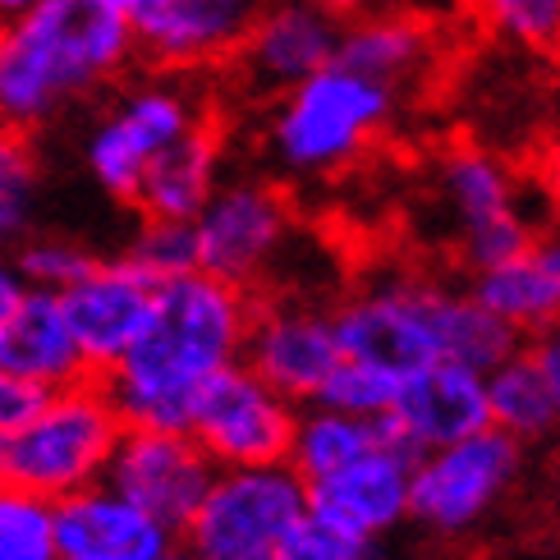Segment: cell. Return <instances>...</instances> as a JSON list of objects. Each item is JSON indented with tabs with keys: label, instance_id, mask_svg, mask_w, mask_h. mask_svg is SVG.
<instances>
[{
	"label": "cell",
	"instance_id": "obj_32",
	"mask_svg": "<svg viewBox=\"0 0 560 560\" xmlns=\"http://www.w3.org/2000/svg\"><path fill=\"white\" fill-rule=\"evenodd\" d=\"M271 560H390L386 538H354L317 515H303L285 538H280Z\"/></svg>",
	"mask_w": 560,
	"mask_h": 560
},
{
	"label": "cell",
	"instance_id": "obj_40",
	"mask_svg": "<svg viewBox=\"0 0 560 560\" xmlns=\"http://www.w3.org/2000/svg\"><path fill=\"white\" fill-rule=\"evenodd\" d=\"M28 5H33V0H0V23H10L14 14H23Z\"/></svg>",
	"mask_w": 560,
	"mask_h": 560
},
{
	"label": "cell",
	"instance_id": "obj_29",
	"mask_svg": "<svg viewBox=\"0 0 560 560\" xmlns=\"http://www.w3.org/2000/svg\"><path fill=\"white\" fill-rule=\"evenodd\" d=\"M125 258L148 271L152 280H171L179 271L198 267V240H194V221H161V217H143L133 230V240L125 248Z\"/></svg>",
	"mask_w": 560,
	"mask_h": 560
},
{
	"label": "cell",
	"instance_id": "obj_7",
	"mask_svg": "<svg viewBox=\"0 0 560 560\" xmlns=\"http://www.w3.org/2000/svg\"><path fill=\"white\" fill-rule=\"evenodd\" d=\"M308 515V482L285 459L217 469L194 520L179 528L189 542L221 560H271L280 538Z\"/></svg>",
	"mask_w": 560,
	"mask_h": 560
},
{
	"label": "cell",
	"instance_id": "obj_11",
	"mask_svg": "<svg viewBox=\"0 0 560 560\" xmlns=\"http://www.w3.org/2000/svg\"><path fill=\"white\" fill-rule=\"evenodd\" d=\"M299 405L271 390L244 359L207 377L194 413L189 436L207 451L217 469H240V464H280L290 455Z\"/></svg>",
	"mask_w": 560,
	"mask_h": 560
},
{
	"label": "cell",
	"instance_id": "obj_37",
	"mask_svg": "<svg viewBox=\"0 0 560 560\" xmlns=\"http://www.w3.org/2000/svg\"><path fill=\"white\" fill-rule=\"evenodd\" d=\"M308 5L336 14V19H359V14H368V10H377V0H308Z\"/></svg>",
	"mask_w": 560,
	"mask_h": 560
},
{
	"label": "cell",
	"instance_id": "obj_16",
	"mask_svg": "<svg viewBox=\"0 0 560 560\" xmlns=\"http://www.w3.org/2000/svg\"><path fill=\"white\" fill-rule=\"evenodd\" d=\"M152 303L156 280L138 271L125 253L120 258H92V267L60 290L65 322L92 377H102L129 354L152 317Z\"/></svg>",
	"mask_w": 560,
	"mask_h": 560
},
{
	"label": "cell",
	"instance_id": "obj_9",
	"mask_svg": "<svg viewBox=\"0 0 560 560\" xmlns=\"http://www.w3.org/2000/svg\"><path fill=\"white\" fill-rule=\"evenodd\" d=\"M436 198L459 230V262L474 271H487L538 235V217L524 207V184L497 152L459 143L446 148L436 161Z\"/></svg>",
	"mask_w": 560,
	"mask_h": 560
},
{
	"label": "cell",
	"instance_id": "obj_1",
	"mask_svg": "<svg viewBox=\"0 0 560 560\" xmlns=\"http://www.w3.org/2000/svg\"><path fill=\"white\" fill-rule=\"evenodd\" d=\"M253 303H258L253 290L230 285L202 267L156 280V303L143 336L97 377L125 428L189 432L202 382L244 359Z\"/></svg>",
	"mask_w": 560,
	"mask_h": 560
},
{
	"label": "cell",
	"instance_id": "obj_39",
	"mask_svg": "<svg viewBox=\"0 0 560 560\" xmlns=\"http://www.w3.org/2000/svg\"><path fill=\"white\" fill-rule=\"evenodd\" d=\"M551 497H556V505H560V436L551 441Z\"/></svg>",
	"mask_w": 560,
	"mask_h": 560
},
{
	"label": "cell",
	"instance_id": "obj_15",
	"mask_svg": "<svg viewBox=\"0 0 560 560\" xmlns=\"http://www.w3.org/2000/svg\"><path fill=\"white\" fill-rule=\"evenodd\" d=\"M244 363L280 390L290 405H313L322 382L340 363V340L331 308L308 299H262L253 303Z\"/></svg>",
	"mask_w": 560,
	"mask_h": 560
},
{
	"label": "cell",
	"instance_id": "obj_6",
	"mask_svg": "<svg viewBox=\"0 0 560 560\" xmlns=\"http://www.w3.org/2000/svg\"><path fill=\"white\" fill-rule=\"evenodd\" d=\"M528 446L497 428H482L413 455L409 474V524L441 542H455L464 533L487 524L497 510L520 492L528 474Z\"/></svg>",
	"mask_w": 560,
	"mask_h": 560
},
{
	"label": "cell",
	"instance_id": "obj_38",
	"mask_svg": "<svg viewBox=\"0 0 560 560\" xmlns=\"http://www.w3.org/2000/svg\"><path fill=\"white\" fill-rule=\"evenodd\" d=\"M166 560H221V556H207V551H198V547H189V542H175Z\"/></svg>",
	"mask_w": 560,
	"mask_h": 560
},
{
	"label": "cell",
	"instance_id": "obj_23",
	"mask_svg": "<svg viewBox=\"0 0 560 560\" xmlns=\"http://www.w3.org/2000/svg\"><path fill=\"white\" fill-rule=\"evenodd\" d=\"M336 60L349 69L382 79L390 88L409 92L418 74L432 65V33L409 14H377L368 10L359 19H345Z\"/></svg>",
	"mask_w": 560,
	"mask_h": 560
},
{
	"label": "cell",
	"instance_id": "obj_21",
	"mask_svg": "<svg viewBox=\"0 0 560 560\" xmlns=\"http://www.w3.org/2000/svg\"><path fill=\"white\" fill-rule=\"evenodd\" d=\"M221 179H225V133L217 115H207L189 133H179L166 152L152 156L129 207H138V217L194 221Z\"/></svg>",
	"mask_w": 560,
	"mask_h": 560
},
{
	"label": "cell",
	"instance_id": "obj_5",
	"mask_svg": "<svg viewBox=\"0 0 560 560\" xmlns=\"http://www.w3.org/2000/svg\"><path fill=\"white\" fill-rule=\"evenodd\" d=\"M125 418L115 413L110 395L97 377L60 386L42 400V409L0 436V482L60 501L69 492L106 478L115 441Z\"/></svg>",
	"mask_w": 560,
	"mask_h": 560
},
{
	"label": "cell",
	"instance_id": "obj_19",
	"mask_svg": "<svg viewBox=\"0 0 560 560\" xmlns=\"http://www.w3.org/2000/svg\"><path fill=\"white\" fill-rule=\"evenodd\" d=\"M179 533L152 520L143 505L120 497L110 482L56 501V547L74 560H166Z\"/></svg>",
	"mask_w": 560,
	"mask_h": 560
},
{
	"label": "cell",
	"instance_id": "obj_27",
	"mask_svg": "<svg viewBox=\"0 0 560 560\" xmlns=\"http://www.w3.org/2000/svg\"><path fill=\"white\" fill-rule=\"evenodd\" d=\"M0 560H60L56 501L0 482Z\"/></svg>",
	"mask_w": 560,
	"mask_h": 560
},
{
	"label": "cell",
	"instance_id": "obj_30",
	"mask_svg": "<svg viewBox=\"0 0 560 560\" xmlns=\"http://www.w3.org/2000/svg\"><path fill=\"white\" fill-rule=\"evenodd\" d=\"M10 258H14V271L23 276V285H28V290L60 294L69 280H79L92 267L97 253H88L83 244L65 240V235H23L10 248Z\"/></svg>",
	"mask_w": 560,
	"mask_h": 560
},
{
	"label": "cell",
	"instance_id": "obj_3",
	"mask_svg": "<svg viewBox=\"0 0 560 560\" xmlns=\"http://www.w3.org/2000/svg\"><path fill=\"white\" fill-rule=\"evenodd\" d=\"M138 60L129 14L115 0H33L0 23V125L37 129Z\"/></svg>",
	"mask_w": 560,
	"mask_h": 560
},
{
	"label": "cell",
	"instance_id": "obj_14",
	"mask_svg": "<svg viewBox=\"0 0 560 560\" xmlns=\"http://www.w3.org/2000/svg\"><path fill=\"white\" fill-rule=\"evenodd\" d=\"M340 28L345 19L308 5V0H262V10L253 14L240 51L225 60V69L248 97L271 102L326 60H336Z\"/></svg>",
	"mask_w": 560,
	"mask_h": 560
},
{
	"label": "cell",
	"instance_id": "obj_10",
	"mask_svg": "<svg viewBox=\"0 0 560 560\" xmlns=\"http://www.w3.org/2000/svg\"><path fill=\"white\" fill-rule=\"evenodd\" d=\"M194 240L202 271L258 294V285L294 240V207L276 179H221L194 217Z\"/></svg>",
	"mask_w": 560,
	"mask_h": 560
},
{
	"label": "cell",
	"instance_id": "obj_41",
	"mask_svg": "<svg viewBox=\"0 0 560 560\" xmlns=\"http://www.w3.org/2000/svg\"><path fill=\"white\" fill-rule=\"evenodd\" d=\"M115 5H120V10H125V5H129V0H115Z\"/></svg>",
	"mask_w": 560,
	"mask_h": 560
},
{
	"label": "cell",
	"instance_id": "obj_42",
	"mask_svg": "<svg viewBox=\"0 0 560 560\" xmlns=\"http://www.w3.org/2000/svg\"><path fill=\"white\" fill-rule=\"evenodd\" d=\"M60 560H74V556H60Z\"/></svg>",
	"mask_w": 560,
	"mask_h": 560
},
{
	"label": "cell",
	"instance_id": "obj_2",
	"mask_svg": "<svg viewBox=\"0 0 560 560\" xmlns=\"http://www.w3.org/2000/svg\"><path fill=\"white\" fill-rule=\"evenodd\" d=\"M331 322L345 359H363L390 377H409L432 359H459L487 372L524 345L501 317L482 308L469 285H451L423 271L363 280L331 308Z\"/></svg>",
	"mask_w": 560,
	"mask_h": 560
},
{
	"label": "cell",
	"instance_id": "obj_17",
	"mask_svg": "<svg viewBox=\"0 0 560 560\" xmlns=\"http://www.w3.org/2000/svg\"><path fill=\"white\" fill-rule=\"evenodd\" d=\"M386 428L413 455L492 428V413H487V372L459 359H432L423 368H413L395 386Z\"/></svg>",
	"mask_w": 560,
	"mask_h": 560
},
{
	"label": "cell",
	"instance_id": "obj_4",
	"mask_svg": "<svg viewBox=\"0 0 560 560\" xmlns=\"http://www.w3.org/2000/svg\"><path fill=\"white\" fill-rule=\"evenodd\" d=\"M400 102V88L340 60H326L303 83L271 97L267 156L290 179L340 175L390 129Z\"/></svg>",
	"mask_w": 560,
	"mask_h": 560
},
{
	"label": "cell",
	"instance_id": "obj_25",
	"mask_svg": "<svg viewBox=\"0 0 560 560\" xmlns=\"http://www.w3.org/2000/svg\"><path fill=\"white\" fill-rule=\"evenodd\" d=\"M382 441H395L386 418H359L331 405H299L285 464L303 482H317L326 474L345 469V464H354L372 446H382Z\"/></svg>",
	"mask_w": 560,
	"mask_h": 560
},
{
	"label": "cell",
	"instance_id": "obj_36",
	"mask_svg": "<svg viewBox=\"0 0 560 560\" xmlns=\"http://www.w3.org/2000/svg\"><path fill=\"white\" fill-rule=\"evenodd\" d=\"M23 290H28V285H23V276L14 271V258H10V253H0V317L14 308Z\"/></svg>",
	"mask_w": 560,
	"mask_h": 560
},
{
	"label": "cell",
	"instance_id": "obj_35",
	"mask_svg": "<svg viewBox=\"0 0 560 560\" xmlns=\"http://www.w3.org/2000/svg\"><path fill=\"white\" fill-rule=\"evenodd\" d=\"M524 345H528V354L538 359L542 377H547V386H551V395H556V409H560V322L542 326V331L528 336Z\"/></svg>",
	"mask_w": 560,
	"mask_h": 560
},
{
	"label": "cell",
	"instance_id": "obj_33",
	"mask_svg": "<svg viewBox=\"0 0 560 560\" xmlns=\"http://www.w3.org/2000/svg\"><path fill=\"white\" fill-rule=\"evenodd\" d=\"M46 395L51 390H42V386L23 382V377H14V372L0 368V436L14 432L19 423H28V418L42 409Z\"/></svg>",
	"mask_w": 560,
	"mask_h": 560
},
{
	"label": "cell",
	"instance_id": "obj_31",
	"mask_svg": "<svg viewBox=\"0 0 560 560\" xmlns=\"http://www.w3.org/2000/svg\"><path fill=\"white\" fill-rule=\"evenodd\" d=\"M395 386H400V377H390V372L372 368L363 359L340 354V363L331 368V377L322 382L313 405H331V409L359 413V418H386V409L395 400Z\"/></svg>",
	"mask_w": 560,
	"mask_h": 560
},
{
	"label": "cell",
	"instance_id": "obj_34",
	"mask_svg": "<svg viewBox=\"0 0 560 560\" xmlns=\"http://www.w3.org/2000/svg\"><path fill=\"white\" fill-rule=\"evenodd\" d=\"M533 189H538L547 212L560 221V138H551L538 152V161H533Z\"/></svg>",
	"mask_w": 560,
	"mask_h": 560
},
{
	"label": "cell",
	"instance_id": "obj_22",
	"mask_svg": "<svg viewBox=\"0 0 560 560\" xmlns=\"http://www.w3.org/2000/svg\"><path fill=\"white\" fill-rule=\"evenodd\" d=\"M0 368L33 382L42 390H60L92 377L74 331L65 322L60 294L51 290H23L14 308L0 317Z\"/></svg>",
	"mask_w": 560,
	"mask_h": 560
},
{
	"label": "cell",
	"instance_id": "obj_28",
	"mask_svg": "<svg viewBox=\"0 0 560 560\" xmlns=\"http://www.w3.org/2000/svg\"><path fill=\"white\" fill-rule=\"evenodd\" d=\"M487 33L542 56H560V0H474Z\"/></svg>",
	"mask_w": 560,
	"mask_h": 560
},
{
	"label": "cell",
	"instance_id": "obj_12",
	"mask_svg": "<svg viewBox=\"0 0 560 560\" xmlns=\"http://www.w3.org/2000/svg\"><path fill=\"white\" fill-rule=\"evenodd\" d=\"M262 0H129L138 60L166 74H207L240 51Z\"/></svg>",
	"mask_w": 560,
	"mask_h": 560
},
{
	"label": "cell",
	"instance_id": "obj_13",
	"mask_svg": "<svg viewBox=\"0 0 560 560\" xmlns=\"http://www.w3.org/2000/svg\"><path fill=\"white\" fill-rule=\"evenodd\" d=\"M217 464L189 432L175 428H125L110 451L106 478L120 497L143 505L166 528H184L194 520L202 492L212 487Z\"/></svg>",
	"mask_w": 560,
	"mask_h": 560
},
{
	"label": "cell",
	"instance_id": "obj_20",
	"mask_svg": "<svg viewBox=\"0 0 560 560\" xmlns=\"http://www.w3.org/2000/svg\"><path fill=\"white\" fill-rule=\"evenodd\" d=\"M469 290L520 340L560 322V221L542 225L515 258L469 276Z\"/></svg>",
	"mask_w": 560,
	"mask_h": 560
},
{
	"label": "cell",
	"instance_id": "obj_18",
	"mask_svg": "<svg viewBox=\"0 0 560 560\" xmlns=\"http://www.w3.org/2000/svg\"><path fill=\"white\" fill-rule=\"evenodd\" d=\"M409 474L413 451H405L400 441H382L354 464L308 482V515L354 538H390L409 524Z\"/></svg>",
	"mask_w": 560,
	"mask_h": 560
},
{
	"label": "cell",
	"instance_id": "obj_8",
	"mask_svg": "<svg viewBox=\"0 0 560 560\" xmlns=\"http://www.w3.org/2000/svg\"><path fill=\"white\" fill-rule=\"evenodd\" d=\"M207 115H212V106L198 92L194 74H166V69H156L152 79L129 83L110 102L102 120L92 125L83 143L88 175L110 198L129 202L143 171L152 166V156L166 152L179 133H189Z\"/></svg>",
	"mask_w": 560,
	"mask_h": 560
},
{
	"label": "cell",
	"instance_id": "obj_26",
	"mask_svg": "<svg viewBox=\"0 0 560 560\" xmlns=\"http://www.w3.org/2000/svg\"><path fill=\"white\" fill-rule=\"evenodd\" d=\"M37 148L28 129L0 125V253H10L23 235H33L37 212Z\"/></svg>",
	"mask_w": 560,
	"mask_h": 560
},
{
	"label": "cell",
	"instance_id": "obj_24",
	"mask_svg": "<svg viewBox=\"0 0 560 560\" xmlns=\"http://www.w3.org/2000/svg\"><path fill=\"white\" fill-rule=\"evenodd\" d=\"M487 413H492L497 432L515 436L528 451H542L560 436L556 395L542 377L538 359L528 354V345H515L501 363L487 368Z\"/></svg>",
	"mask_w": 560,
	"mask_h": 560
}]
</instances>
